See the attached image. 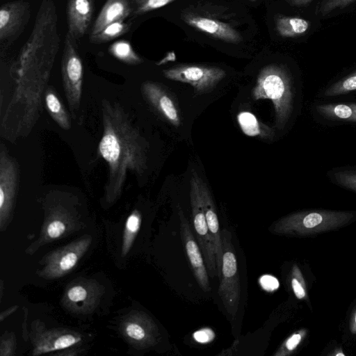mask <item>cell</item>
<instances>
[{
	"instance_id": "6da1fadb",
	"label": "cell",
	"mask_w": 356,
	"mask_h": 356,
	"mask_svg": "<svg viewBox=\"0 0 356 356\" xmlns=\"http://www.w3.org/2000/svg\"><path fill=\"white\" fill-rule=\"evenodd\" d=\"M57 22L54 1L42 0L31 35L10 66L11 97L1 122V136L10 141L28 136L40 117L60 45Z\"/></svg>"
},
{
	"instance_id": "7a4b0ae2",
	"label": "cell",
	"mask_w": 356,
	"mask_h": 356,
	"mask_svg": "<svg viewBox=\"0 0 356 356\" xmlns=\"http://www.w3.org/2000/svg\"><path fill=\"white\" fill-rule=\"evenodd\" d=\"M103 133L98 149L107 163L105 202L113 204L120 197L129 173L142 177L147 169L148 145L118 103L102 101Z\"/></svg>"
},
{
	"instance_id": "3957f363",
	"label": "cell",
	"mask_w": 356,
	"mask_h": 356,
	"mask_svg": "<svg viewBox=\"0 0 356 356\" xmlns=\"http://www.w3.org/2000/svg\"><path fill=\"white\" fill-rule=\"evenodd\" d=\"M254 100L270 99L273 105L276 126L283 129L293 108V90L291 76L282 67L270 65L258 75L252 91Z\"/></svg>"
},
{
	"instance_id": "277c9868",
	"label": "cell",
	"mask_w": 356,
	"mask_h": 356,
	"mask_svg": "<svg viewBox=\"0 0 356 356\" xmlns=\"http://www.w3.org/2000/svg\"><path fill=\"white\" fill-rule=\"evenodd\" d=\"M355 214L344 211H302L279 219L269 227V230L277 235H313L340 228L348 224Z\"/></svg>"
},
{
	"instance_id": "5b68a950",
	"label": "cell",
	"mask_w": 356,
	"mask_h": 356,
	"mask_svg": "<svg viewBox=\"0 0 356 356\" xmlns=\"http://www.w3.org/2000/svg\"><path fill=\"white\" fill-rule=\"evenodd\" d=\"M222 261L218 295L227 314L234 320L238 309L241 285L237 259L232 241V234L227 229L221 230Z\"/></svg>"
},
{
	"instance_id": "8992f818",
	"label": "cell",
	"mask_w": 356,
	"mask_h": 356,
	"mask_svg": "<svg viewBox=\"0 0 356 356\" xmlns=\"http://www.w3.org/2000/svg\"><path fill=\"white\" fill-rule=\"evenodd\" d=\"M63 88L72 115L79 109L82 95L83 65L77 51L76 40L67 32L62 57Z\"/></svg>"
},
{
	"instance_id": "52a82bcc",
	"label": "cell",
	"mask_w": 356,
	"mask_h": 356,
	"mask_svg": "<svg viewBox=\"0 0 356 356\" xmlns=\"http://www.w3.org/2000/svg\"><path fill=\"white\" fill-rule=\"evenodd\" d=\"M196 175L197 172L193 170L190 179V202L193 223L209 276L214 278L215 276H218L215 248L203 209Z\"/></svg>"
},
{
	"instance_id": "ba28073f",
	"label": "cell",
	"mask_w": 356,
	"mask_h": 356,
	"mask_svg": "<svg viewBox=\"0 0 356 356\" xmlns=\"http://www.w3.org/2000/svg\"><path fill=\"white\" fill-rule=\"evenodd\" d=\"M168 79L188 83L197 95L212 91L226 76L221 68L195 65H181L163 70Z\"/></svg>"
},
{
	"instance_id": "9c48e42d",
	"label": "cell",
	"mask_w": 356,
	"mask_h": 356,
	"mask_svg": "<svg viewBox=\"0 0 356 356\" xmlns=\"http://www.w3.org/2000/svg\"><path fill=\"white\" fill-rule=\"evenodd\" d=\"M0 147V222L2 228L11 214L17 193L19 168L6 147L1 144Z\"/></svg>"
},
{
	"instance_id": "30bf717a",
	"label": "cell",
	"mask_w": 356,
	"mask_h": 356,
	"mask_svg": "<svg viewBox=\"0 0 356 356\" xmlns=\"http://www.w3.org/2000/svg\"><path fill=\"white\" fill-rule=\"evenodd\" d=\"M91 240L90 236H85L49 254L40 276L55 279L70 273L89 248Z\"/></svg>"
},
{
	"instance_id": "8fae6325",
	"label": "cell",
	"mask_w": 356,
	"mask_h": 356,
	"mask_svg": "<svg viewBox=\"0 0 356 356\" xmlns=\"http://www.w3.org/2000/svg\"><path fill=\"white\" fill-rule=\"evenodd\" d=\"M31 16L28 1L17 0L1 5L0 8V44L6 49L22 33Z\"/></svg>"
},
{
	"instance_id": "7c38bea8",
	"label": "cell",
	"mask_w": 356,
	"mask_h": 356,
	"mask_svg": "<svg viewBox=\"0 0 356 356\" xmlns=\"http://www.w3.org/2000/svg\"><path fill=\"white\" fill-rule=\"evenodd\" d=\"M122 334L139 348H147L158 343L159 328L152 318L144 312L132 313L121 326Z\"/></svg>"
},
{
	"instance_id": "4fadbf2b",
	"label": "cell",
	"mask_w": 356,
	"mask_h": 356,
	"mask_svg": "<svg viewBox=\"0 0 356 356\" xmlns=\"http://www.w3.org/2000/svg\"><path fill=\"white\" fill-rule=\"evenodd\" d=\"M177 211L182 241L194 276L200 288L204 292H209L211 286L202 252L193 234L189 222L179 206L177 207Z\"/></svg>"
},
{
	"instance_id": "5bb4252c",
	"label": "cell",
	"mask_w": 356,
	"mask_h": 356,
	"mask_svg": "<svg viewBox=\"0 0 356 356\" xmlns=\"http://www.w3.org/2000/svg\"><path fill=\"white\" fill-rule=\"evenodd\" d=\"M141 92L154 110L164 120L178 127L181 124L177 104L171 94L161 84L146 81L141 86Z\"/></svg>"
},
{
	"instance_id": "9a60e30c",
	"label": "cell",
	"mask_w": 356,
	"mask_h": 356,
	"mask_svg": "<svg viewBox=\"0 0 356 356\" xmlns=\"http://www.w3.org/2000/svg\"><path fill=\"white\" fill-rule=\"evenodd\" d=\"M101 292L100 286L95 282H78L67 289L63 302L67 309L73 312H88L96 305Z\"/></svg>"
},
{
	"instance_id": "2e32d148",
	"label": "cell",
	"mask_w": 356,
	"mask_h": 356,
	"mask_svg": "<svg viewBox=\"0 0 356 356\" xmlns=\"http://www.w3.org/2000/svg\"><path fill=\"white\" fill-rule=\"evenodd\" d=\"M196 179L202 199V207L204 211L207 225L214 244L218 277L221 275L222 261V243L221 230L216 213L214 202L207 184L197 173Z\"/></svg>"
},
{
	"instance_id": "e0dca14e",
	"label": "cell",
	"mask_w": 356,
	"mask_h": 356,
	"mask_svg": "<svg viewBox=\"0 0 356 356\" xmlns=\"http://www.w3.org/2000/svg\"><path fill=\"white\" fill-rule=\"evenodd\" d=\"M95 10L93 0H67V33L76 40L86 33Z\"/></svg>"
},
{
	"instance_id": "ac0fdd59",
	"label": "cell",
	"mask_w": 356,
	"mask_h": 356,
	"mask_svg": "<svg viewBox=\"0 0 356 356\" xmlns=\"http://www.w3.org/2000/svg\"><path fill=\"white\" fill-rule=\"evenodd\" d=\"M131 13L129 0H107L92 25L90 36L96 35L113 22L124 21Z\"/></svg>"
},
{
	"instance_id": "d6986e66",
	"label": "cell",
	"mask_w": 356,
	"mask_h": 356,
	"mask_svg": "<svg viewBox=\"0 0 356 356\" xmlns=\"http://www.w3.org/2000/svg\"><path fill=\"white\" fill-rule=\"evenodd\" d=\"M81 340L77 334L67 332H49L42 334L35 343L33 355H38L67 348Z\"/></svg>"
},
{
	"instance_id": "ffe728a7",
	"label": "cell",
	"mask_w": 356,
	"mask_h": 356,
	"mask_svg": "<svg viewBox=\"0 0 356 356\" xmlns=\"http://www.w3.org/2000/svg\"><path fill=\"white\" fill-rule=\"evenodd\" d=\"M186 23L197 29L226 41L236 42L240 40L237 32L228 25L204 17H188Z\"/></svg>"
},
{
	"instance_id": "44dd1931",
	"label": "cell",
	"mask_w": 356,
	"mask_h": 356,
	"mask_svg": "<svg viewBox=\"0 0 356 356\" xmlns=\"http://www.w3.org/2000/svg\"><path fill=\"white\" fill-rule=\"evenodd\" d=\"M237 120L242 131L248 136H259L266 139H271L274 136L273 129L261 123L250 112L239 113Z\"/></svg>"
},
{
	"instance_id": "7402d4cb",
	"label": "cell",
	"mask_w": 356,
	"mask_h": 356,
	"mask_svg": "<svg viewBox=\"0 0 356 356\" xmlns=\"http://www.w3.org/2000/svg\"><path fill=\"white\" fill-rule=\"evenodd\" d=\"M316 109L326 118L356 122V103L320 104Z\"/></svg>"
},
{
	"instance_id": "603a6c76",
	"label": "cell",
	"mask_w": 356,
	"mask_h": 356,
	"mask_svg": "<svg viewBox=\"0 0 356 356\" xmlns=\"http://www.w3.org/2000/svg\"><path fill=\"white\" fill-rule=\"evenodd\" d=\"M47 109L54 120L63 129L69 130L71 122L62 102L51 88H47L45 92Z\"/></svg>"
},
{
	"instance_id": "cb8c5ba5",
	"label": "cell",
	"mask_w": 356,
	"mask_h": 356,
	"mask_svg": "<svg viewBox=\"0 0 356 356\" xmlns=\"http://www.w3.org/2000/svg\"><path fill=\"white\" fill-rule=\"evenodd\" d=\"M278 33L283 37H295L305 33L309 22L304 19L291 17H280L276 21Z\"/></svg>"
},
{
	"instance_id": "d4e9b609",
	"label": "cell",
	"mask_w": 356,
	"mask_h": 356,
	"mask_svg": "<svg viewBox=\"0 0 356 356\" xmlns=\"http://www.w3.org/2000/svg\"><path fill=\"white\" fill-rule=\"evenodd\" d=\"M108 51L113 57L127 65H136L143 62L127 40L115 42L109 47Z\"/></svg>"
},
{
	"instance_id": "484cf974",
	"label": "cell",
	"mask_w": 356,
	"mask_h": 356,
	"mask_svg": "<svg viewBox=\"0 0 356 356\" xmlns=\"http://www.w3.org/2000/svg\"><path fill=\"white\" fill-rule=\"evenodd\" d=\"M141 225V215L138 210H134L127 218L125 223L122 256L125 257L131 248Z\"/></svg>"
},
{
	"instance_id": "4316f807",
	"label": "cell",
	"mask_w": 356,
	"mask_h": 356,
	"mask_svg": "<svg viewBox=\"0 0 356 356\" xmlns=\"http://www.w3.org/2000/svg\"><path fill=\"white\" fill-rule=\"evenodd\" d=\"M130 24L123 21L113 22L95 35L90 36V42L93 44H102L113 40L129 31Z\"/></svg>"
},
{
	"instance_id": "83f0119b",
	"label": "cell",
	"mask_w": 356,
	"mask_h": 356,
	"mask_svg": "<svg viewBox=\"0 0 356 356\" xmlns=\"http://www.w3.org/2000/svg\"><path fill=\"white\" fill-rule=\"evenodd\" d=\"M66 214L62 207H56L51 213L45 227V235L49 239H57L67 230Z\"/></svg>"
},
{
	"instance_id": "f1b7e54d",
	"label": "cell",
	"mask_w": 356,
	"mask_h": 356,
	"mask_svg": "<svg viewBox=\"0 0 356 356\" xmlns=\"http://www.w3.org/2000/svg\"><path fill=\"white\" fill-rule=\"evenodd\" d=\"M356 90V70L327 88L325 97H334Z\"/></svg>"
},
{
	"instance_id": "f546056e",
	"label": "cell",
	"mask_w": 356,
	"mask_h": 356,
	"mask_svg": "<svg viewBox=\"0 0 356 356\" xmlns=\"http://www.w3.org/2000/svg\"><path fill=\"white\" fill-rule=\"evenodd\" d=\"M174 0H132V13L140 15L149 11L163 7Z\"/></svg>"
},
{
	"instance_id": "4dcf8cb0",
	"label": "cell",
	"mask_w": 356,
	"mask_h": 356,
	"mask_svg": "<svg viewBox=\"0 0 356 356\" xmlns=\"http://www.w3.org/2000/svg\"><path fill=\"white\" fill-rule=\"evenodd\" d=\"M305 336V330H304L294 332L282 343L273 355L286 356L291 355L301 343Z\"/></svg>"
},
{
	"instance_id": "1f68e13d",
	"label": "cell",
	"mask_w": 356,
	"mask_h": 356,
	"mask_svg": "<svg viewBox=\"0 0 356 356\" xmlns=\"http://www.w3.org/2000/svg\"><path fill=\"white\" fill-rule=\"evenodd\" d=\"M332 177L337 184L356 192V170H339L333 173Z\"/></svg>"
},
{
	"instance_id": "d6a6232c",
	"label": "cell",
	"mask_w": 356,
	"mask_h": 356,
	"mask_svg": "<svg viewBox=\"0 0 356 356\" xmlns=\"http://www.w3.org/2000/svg\"><path fill=\"white\" fill-rule=\"evenodd\" d=\"M291 284L296 297L304 299L306 296V285L300 270L297 265H293L291 270Z\"/></svg>"
},
{
	"instance_id": "836d02e7",
	"label": "cell",
	"mask_w": 356,
	"mask_h": 356,
	"mask_svg": "<svg viewBox=\"0 0 356 356\" xmlns=\"http://www.w3.org/2000/svg\"><path fill=\"white\" fill-rule=\"evenodd\" d=\"M355 1V0H321L316 9V13L323 17L337 8H343L348 6Z\"/></svg>"
},
{
	"instance_id": "e575fe53",
	"label": "cell",
	"mask_w": 356,
	"mask_h": 356,
	"mask_svg": "<svg viewBox=\"0 0 356 356\" xmlns=\"http://www.w3.org/2000/svg\"><path fill=\"white\" fill-rule=\"evenodd\" d=\"M215 332L210 327H204L195 331L193 334L194 340L200 343H208L215 338Z\"/></svg>"
},
{
	"instance_id": "d590c367",
	"label": "cell",
	"mask_w": 356,
	"mask_h": 356,
	"mask_svg": "<svg viewBox=\"0 0 356 356\" xmlns=\"http://www.w3.org/2000/svg\"><path fill=\"white\" fill-rule=\"evenodd\" d=\"M259 284L266 291L272 292L279 287V282L276 277L270 275H264L259 277Z\"/></svg>"
},
{
	"instance_id": "8d00e7d4",
	"label": "cell",
	"mask_w": 356,
	"mask_h": 356,
	"mask_svg": "<svg viewBox=\"0 0 356 356\" xmlns=\"http://www.w3.org/2000/svg\"><path fill=\"white\" fill-rule=\"evenodd\" d=\"M14 347V340L11 337H7L1 340V355H10L13 354Z\"/></svg>"
},
{
	"instance_id": "74e56055",
	"label": "cell",
	"mask_w": 356,
	"mask_h": 356,
	"mask_svg": "<svg viewBox=\"0 0 356 356\" xmlns=\"http://www.w3.org/2000/svg\"><path fill=\"white\" fill-rule=\"evenodd\" d=\"M17 308H18V306L15 305L13 307H10L7 310L4 311L3 312H2L0 316V321H3V320L5 318H6L9 315H10L12 313H13Z\"/></svg>"
},
{
	"instance_id": "f35d334b",
	"label": "cell",
	"mask_w": 356,
	"mask_h": 356,
	"mask_svg": "<svg viewBox=\"0 0 356 356\" xmlns=\"http://www.w3.org/2000/svg\"><path fill=\"white\" fill-rule=\"evenodd\" d=\"M291 4L296 6H303L313 0H287Z\"/></svg>"
},
{
	"instance_id": "ab89813d",
	"label": "cell",
	"mask_w": 356,
	"mask_h": 356,
	"mask_svg": "<svg viewBox=\"0 0 356 356\" xmlns=\"http://www.w3.org/2000/svg\"><path fill=\"white\" fill-rule=\"evenodd\" d=\"M351 332L353 333H356V314L354 318V321L351 325Z\"/></svg>"
}]
</instances>
